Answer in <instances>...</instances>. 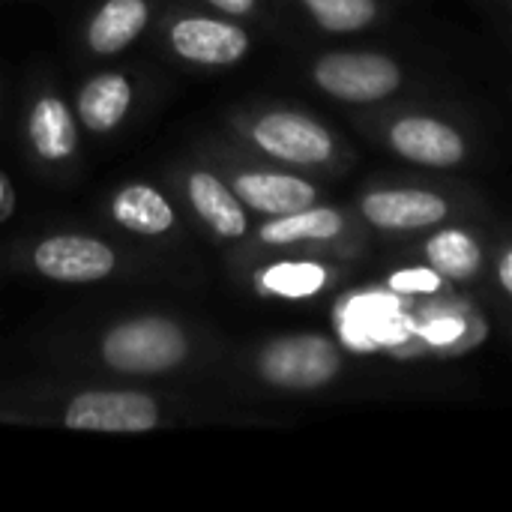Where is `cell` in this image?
<instances>
[{"mask_svg":"<svg viewBox=\"0 0 512 512\" xmlns=\"http://www.w3.org/2000/svg\"><path fill=\"white\" fill-rule=\"evenodd\" d=\"M324 279H327V273L318 264H276V267L264 270L261 285L270 294L297 300V297L315 294L324 285Z\"/></svg>","mask_w":512,"mask_h":512,"instance_id":"18","label":"cell"},{"mask_svg":"<svg viewBox=\"0 0 512 512\" xmlns=\"http://www.w3.org/2000/svg\"><path fill=\"white\" fill-rule=\"evenodd\" d=\"M30 138L39 156L63 159L75 150V126L60 99H39L30 114Z\"/></svg>","mask_w":512,"mask_h":512,"instance_id":"15","label":"cell"},{"mask_svg":"<svg viewBox=\"0 0 512 512\" xmlns=\"http://www.w3.org/2000/svg\"><path fill=\"white\" fill-rule=\"evenodd\" d=\"M156 423L159 411L144 393H81L66 411V426L87 432H150Z\"/></svg>","mask_w":512,"mask_h":512,"instance_id":"4","label":"cell"},{"mask_svg":"<svg viewBox=\"0 0 512 512\" xmlns=\"http://www.w3.org/2000/svg\"><path fill=\"white\" fill-rule=\"evenodd\" d=\"M42 276L57 282H96L114 270V252L87 237H51L33 255Z\"/></svg>","mask_w":512,"mask_h":512,"instance_id":"5","label":"cell"},{"mask_svg":"<svg viewBox=\"0 0 512 512\" xmlns=\"http://www.w3.org/2000/svg\"><path fill=\"white\" fill-rule=\"evenodd\" d=\"M0 198H3V183H0Z\"/></svg>","mask_w":512,"mask_h":512,"instance_id":"23","label":"cell"},{"mask_svg":"<svg viewBox=\"0 0 512 512\" xmlns=\"http://www.w3.org/2000/svg\"><path fill=\"white\" fill-rule=\"evenodd\" d=\"M210 3H213V6H219V9H225V12L240 15V12H249L255 0H210Z\"/></svg>","mask_w":512,"mask_h":512,"instance_id":"21","label":"cell"},{"mask_svg":"<svg viewBox=\"0 0 512 512\" xmlns=\"http://www.w3.org/2000/svg\"><path fill=\"white\" fill-rule=\"evenodd\" d=\"M342 219L336 210L327 207H315V210H297V213H285L279 219H273L270 225L261 228V240L264 243H297V240H327L333 234H339Z\"/></svg>","mask_w":512,"mask_h":512,"instance_id":"16","label":"cell"},{"mask_svg":"<svg viewBox=\"0 0 512 512\" xmlns=\"http://www.w3.org/2000/svg\"><path fill=\"white\" fill-rule=\"evenodd\" d=\"M114 219L135 234H165L174 225L171 204L150 186H129L114 198Z\"/></svg>","mask_w":512,"mask_h":512,"instance_id":"13","label":"cell"},{"mask_svg":"<svg viewBox=\"0 0 512 512\" xmlns=\"http://www.w3.org/2000/svg\"><path fill=\"white\" fill-rule=\"evenodd\" d=\"M255 141L288 162H300V165H315L324 162L333 150L330 135L309 117L303 114H291V111H279V114H267L258 126H255Z\"/></svg>","mask_w":512,"mask_h":512,"instance_id":"6","label":"cell"},{"mask_svg":"<svg viewBox=\"0 0 512 512\" xmlns=\"http://www.w3.org/2000/svg\"><path fill=\"white\" fill-rule=\"evenodd\" d=\"M393 147L405 156L414 159L420 165H435V168H447L456 165L465 156V144L462 138L438 120L429 117H405L393 126Z\"/></svg>","mask_w":512,"mask_h":512,"instance_id":"8","label":"cell"},{"mask_svg":"<svg viewBox=\"0 0 512 512\" xmlns=\"http://www.w3.org/2000/svg\"><path fill=\"white\" fill-rule=\"evenodd\" d=\"M501 282H504V288L512 294V252H507L504 261H501Z\"/></svg>","mask_w":512,"mask_h":512,"instance_id":"22","label":"cell"},{"mask_svg":"<svg viewBox=\"0 0 512 512\" xmlns=\"http://www.w3.org/2000/svg\"><path fill=\"white\" fill-rule=\"evenodd\" d=\"M321 27L348 33L360 30L375 18V0H306Z\"/></svg>","mask_w":512,"mask_h":512,"instance_id":"19","label":"cell"},{"mask_svg":"<svg viewBox=\"0 0 512 512\" xmlns=\"http://www.w3.org/2000/svg\"><path fill=\"white\" fill-rule=\"evenodd\" d=\"M366 219L381 228H426L447 216V201L435 192L420 189H396V192H375L363 201Z\"/></svg>","mask_w":512,"mask_h":512,"instance_id":"9","label":"cell"},{"mask_svg":"<svg viewBox=\"0 0 512 512\" xmlns=\"http://www.w3.org/2000/svg\"><path fill=\"white\" fill-rule=\"evenodd\" d=\"M393 288L396 291H435L438 276L429 270H402L393 276Z\"/></svg>","mask_w":512,"mask_h":512,"instance_id":"20","label":"cell"},{"mask_svg":"<svg viewBox=\"0 0 512 512\" xmlns=\"http://www.w3.org/2000/svg\"><path fill=\"white\" fill-rule=\"evenodd\" d=\"M189 198H192L195 210L222 237H240L246 231V213L240 210V201L213 174H195L189 180Z\"/></svg>","mask_w":512,"mask_h":512,"instance_id":"14","label":"cell"},{"mask_svg":"<svg viewBox=\"0 0 512 512\" xmlns=\"http://www.w3.org/2000/svg\"><path fill=\"white\" fill-rule=\"evenodd\" d=\"M144 21H147L144 0H108L90 21L87 30L90 48L99 54H114L144 30Z\"/></svg>","mask_w":512,"mask_h":512,"instance_id":"11","label":"cell"},{"mask_svg":"<svg viewBox=\"0 0 512 512\" xmlns=\"http://www.w3.org/2000/svg\"><path fill=\"white\" fill-rule=\"evenodd\" d=\"M180 57L195 63H234L246 54V33L234 24L213 18H183L171 30Z\"/></svg>","mask_w":512,"mask_h":512,"instance_id":"7","label":"cell"},{"mask_svg":"<svg viewBox=\"0 0 512 512\" xmlns=\"http://www.w3.org/2000/svg\"><path fill=\"white\" fill-rule=\"evenodd\" d=\"M132 90L123 75H99L87 81V87L78 96V114L93 132H108L114 129L126 108H129Z\"/></svg>","mask_w":512,"mask_h":512,"instance_id":"12","label":"cell"},{"mask_svg":"<svg viewBox=\"0 0 512 512\" xmlns=\"http://www.w3.org/2000/svg\"><path fill=\"white\" fill-rule=\"evenodd\" d=\"M258 369L276 387L315 390L339 372V351L324 336H288L261 354Z\"/></svg>","mask_w":512,"mask_h":512,"instance_id":"2","label":"cell"},{"mask_svg":"<svg viewBox=\"0 0 512 512\" xmlns=\"http://www.w3.org/2000/svg\"><path fill=\"white\" fill-rule=\"evenodd\" d=\"M102 357L120 372H165L186 357V336L171 321L138 318L105 336Z\"/></svg>","mask_w":512,"mask_h":512,"instance_id":"1","label":"cell"},{"mask_svg":"<svg viewBox=\"0 0 512 512\" xmlns=\"http://www.w3.org/2000/svg\"><path fill=\"white\" fill-rule=\"evenodd\" d=\"M318 84L348 102L384 99L399 87V66L381 54H330L315 66Z\"/></svg>","mask_w":512,"mask_h":512,"instance_id":"3","label":"cell"},{"mask_svg":"<svg viewBox=\"0 0 512 512\" xmlns=\"http://www.w3.org/2000/svg\"><path fill=\"white\" fill-rule=\"evenodd\" d=\"M429 261L438 273L453 279H468L480 267V246L465 231H441L429 240Z\"/></svg>","mask_w":512,"mask_h":512,"instance_id":"17","label":"cell"},{"mask_svg":"<svg viewBox=\"0 0 512 512\" xmlns=\"http://www.w3.org/2000/svg\"><path fill=\"white\" fill-rule=\"evenodd\" d=\"M237 195L249 207L273 216L306 210L315 201V189L300 177H288V174H240Z\"/></svg>","mask_w":512,"mask_h":512,"instance_id":"10","label":"cell"}]
</instances>
